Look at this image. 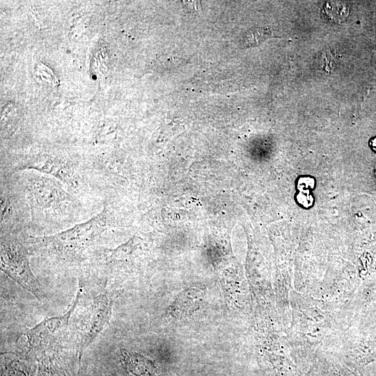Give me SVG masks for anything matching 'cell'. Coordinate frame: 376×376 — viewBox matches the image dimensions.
Segmentation results:
<instances>
[{
	"label": "cell",
	"instance_id": "obj_1",
	"mask_svg": "<svg viewBox=\"0 0 376 376\" xmlns=\"http://www.w3.org/2000/svg\"><path fill=\"white\" fill-rule=\"evenodd\" d=\"M25 184L33 225L56 229L71 224L77 219L79 203L59 180L42 173H30Z\"/></svg>",
	"mask_w": 376,
	"mask_h": 376
},
{
	"label": "cell",
	"instance_id": "obj_2",
	"mask_svg": "<svg viewBox=\"0 0 376 376\" xmlns=\"http://www.w3.org/2000/svg\"><path fill=\"white\" fill-rule=\"evenodd\" d=\"M111 226L109 210H103L88 221L56 233L31 237L30 249L64 261L79 260Z\"/></svg>",
	"mask_w": 376,
	"mask_h": 376
},
{
	"label": "cell",
	"instance_id": "obj_3",
	"mask_svg": "<svg viewBox=\"0 0 376 376\" xmlns=\"http://www.w3.org/2000/svg\"><path fill=\"white\" fill-rule=\"evenodd\" d=\"M29 254L28 248L14 234H1V271L42 300L44 295L31 269Z\"/></svg>",
	"mask_w": 376,
	"mask_h": 376
},
{
	"label": "cell",
	"instance_id": "obj_4",
	"mask_svg": "<svg viewBox=\"0 0 376 376\" xmlns=\"http://www.w3.org/2000/svg\"><path fill=\"white\" fill-rule=\"evenodd\" d=\"M113 301L114 295H111L109 292L100 294L93 299L81 329L78 349L79 365L84 350L93 342L109 323Z\"/></svg>",
	"mask_w": 376,
	"mask_h": 376
},
{
	"label": "cell",
	"instance_id": "obj_5",
	"mask_svg": "<svg viewBox=\"0 0 376 376\" xmlns=\"http://www.w3.org/2000/svg\"><path fill=\"white\" fill-rule=\"evenodd\" d=\"M18 170H34L59 180L72 194L81 187V177L75 165L67 159L52 156L39 157L16 167Z\"/></svg>",
	"mask_w": 376,
	"mask_h": 376
},
{
	"label": "cell",
	"instance_id": "obj_6",
	"mask_svg": "<svg viewBox=\"0 0 376 376\" xmlns=\"http://www.w3.org/2000/svg\"><path fill=\"white\" fill-rule=\"evenodd\" d=\"M79 295L80 290L78 291L76 299L67 313L61 316L46 318L27 331L26 337L30 350L35 352H42L43 348L64 331L78 304Z\"/></svg>",
	"mask_w": 376,
	"mask_h": 376
},
{
	"label": "cell",
	"instance_id": "obj_7",
	"mask_svg": "<svg viewBox=\"0 0 376 376\" xmlns=\"http://www.w3.org/2000/svg\"><path fill=\"white\" fill-rule=\"evenodd\" d=\"M203 290L189 288L181 292L168 309V314L175 319H181L197 311L203 301Z\"/></svg>",
	"mask_w": 376,
	"mask_h": 376
},
{
	"label": "cell",
	"instance_id": "obj_8",
	"mask_svg": "<svg viewBox=\"0 0 376 376\" xmlns=\"http://www.w3.org/2000/svg\"><path fill=\"white\" fill-rule=\"evenodd\" d=\"M19 201L17 195H11L1 187V232L13 233L21 226L19 221Z\"/></svg>",
	"mask_w": 376,
	"mask_h": 376
},
{
	"label": "cell",
	"instance_id": "obj_9",
	"mask_svg": "<svg viewBox=\"0 0 376 376\" xmlns=\"http://www.w3.org/2000/svg\"><path fill=\"white\" fill-rule=\"evenodd\" d=\"M120 359L125 369L134 376H157L154 362L145 356L127 350H120Z\"/></svg>",
	"mask_w": 376,
	"mask_h": 376
},
{
	"label": "cell",
	"instance_id": "obj_10",
	"mask_svg": "<svg viewBox=\"0 0 376 376\" xmlns=\"http://www.w3.org/2000/svg\"><path fill=\"white\" fill-rule=\"evenodd\" d=\"M35 371L34 366L17 357H1V376H34Z\"/></svg>",
	"mask_w": 376,
	"mask_h": 376
},
{
	"label": "cell",
	"instance_id": "obj_11",
	"mask_svg": "<svg viewBox=\"0 0 376 376\" xmlns=\"http://www.w3.org/2000/svg\"><path fill=\"white\" fill-rule=\"evenodd\" d=\"M273 36V33L267 26H254L244 33L242 44L244 47H253Z\"/></svg>",
	"mask_w": 376,
	"mask_h": 376
},
{
	"label": "cell",
	"instance_id": "obj_12",
	"mask_svg": "<svg viewBox=\"0 0 376 376\" xmlns=\"http://www.w3.org/2000/svg\"><path fill=\"white\" fill-rule=\"evenodd\" d=\"M324 8L329 17L338 23L345 20L349 14V7L343 1H328L324 4Z\"/></svg>",
	"mask_w": 376,
	"mask_h": 376
},
{
	"label": "cell",
	"instance_id": "obj_13",
	"mask_svg": "<svg viewBox=\"0 0 376 376\" xmlns=\"http://www.w3.org/2000/svg\"><path fill=\"white\" fill-rule=\"evenodd\" d=\"M36 376H58L52 366L46 359L39 361L38 373Z\"/></svg>",
	"mask_w": 376,
	"mask_h": 376
},
{
	"label": "cell",
	"instance_id": "obj_14",
	"mask_svg": "<svg viewBox=\"0 0 376 376\" xmlns=\"http://www.w3.org/2000/svg\"><path fill=\"white\" fill-rule=\"evenodd\" d=\"M182 4L184 5L185 8L187 9V10L194 12V11H198L201 10L200 7V1H182Z\"/></svg>",
	"mask_w": 376,
	"mask_h": 376
},
{
	"label": "cell",
	"instance_id": "obj_15",
	"mask_svg": "<svg viewBox=\"0 0 376 376\" xmlns=\"http://www.w3.org/2000/svg\"><path fill=\"white\" fill-rule=\"evenodd\" d=\"M373 148L376 150V139L373 141Z\"/></svg>",
	"mask_w": 376,
	"mask_h": 376
}]
</instances>
